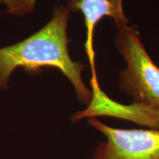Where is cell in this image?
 Instances as JSON below:
<instances>
[{
  "label": "cell",
  "mask_w": 159,
  "mask_h": 159,
  "mask_svg": "<svg viewBox=\"0 0 159 159\" xmlns=\"http://www.w3.org/2000/svg\"><path fill=\"white\" fill-rule=\"evenodd\" d=\"M70 13L66 5H57L51 19L39 30L20 42L0 48V90L8 89L10 77L17 68L38 75L42 69L50 67L68 78L80 102L85 105L90 102L92 92L82 78L86 65L74 61L69 55L67 29Z\"/></svg>",
  "instance_id": "1"
},
{
  "label": "cell",
  "mask_w": 159,
  "mask_h": 159,
  "mask_svg": "<svg viewBox=\"0 0 159 159\" xmlns=\"http://www.w3.org/2000/svg\"><path fill=\"white\" fill-rule=\"evenodd\" d=\"M114 42L126 62L119 73V89L134 102L159 110V67L147 52L136 25L117 28Z\"/></svg>",
  "instance_id": "2"
},
{
  "label": "cell",
  "mask_w": 159,
  "mask_h": 159,
  "mask_svg": "<svg viewBox=\"0 0 159 159\" xmlns=\"http://www.w3.org/2000/svg\"><path fill=\"white\" fill-rule=\"evenodd\" d=\"M89 125L105 140L95 147L92 159H159V129H122L91 118Z\"/></svg>",
  "instance_id": "3"
},
{
  "label": "cell",
  "mask_w": 159,
  "mask_h": 159,
  "mask_svg": "<svg viewBox=\"0 0 159 159\" xmlns=\"http://www.w3.org/2000/svg\"><path fill=\"white\" fill-rule=\"evenodd\" d=\"M70 12H80L85 27V51L91 66V89L100 87L96 68V54L94 47V31L97 24L104 17L114 20L116 28L128 25L129 20L123 9V0H69L66 4Z\"/></svg>",
  "instance_id": "4"
},
{
  "label": "cell",
  "mask_w": 159,
  "mask_h": 159,
  "mask_svg": "<svg viewBox=\"0 0 159 159\" xmlns=\"http://www.w3.org/2000/svg\"><path fill=\"white\" fill-rule=\"evenodd\" d=\"M92 97L86 108L77 111L71 120L77 122L85 118L109 116L122 119L150 129H159V110L142 103L121 104L111 99L102 90L91 91Z\"/></svg>",
  "instance_id": "5"
},
{
  "label": "cell",
  "mask_w": 159,
  "mask_h": 159,
  "mask_svg": "<svg viewBox=\"0 0 159 159\" xmlns=\"http://www.w3.org/2000/svg\"><path fill=\"white\" fill-rule=\"evenodd\" d=\"M37 0H0L10 14L23 16L34 11Z\"/></svg>",
  "instance_id": "6"
}]
</instances>
